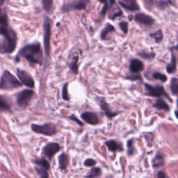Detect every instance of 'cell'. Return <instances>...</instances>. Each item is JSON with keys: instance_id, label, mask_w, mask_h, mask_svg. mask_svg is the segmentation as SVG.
Instances as JSON below:
<instances>
[{"instance_id": "cell-1", "label": "cell", "mask_w": 178, "mask_h": 178, "mask_svg": "<svg viewBox=\"0 0 178 178\" xmlns=\"http://www.w3.org/2000/svg\"><path fill=\"white\" fill-rule=\"evenodd\" d=\"M0 34L2 35L0 52L2 54L13 52L17 45L18 37L15 32L9 27L8 17L6 13L2 14L0 18Z\"/></svg>"}, {"instance_id": "cell-2", "label": "cell", "mask_w": 178, "mask_h": 178, "mask_svg": "<svg viewBox=\"0 0 178 178\" xmlns=\"http://www.w3.org/2000/svg\"><path fill=\"white\" fill-rule=\"evenodd\" d=\"M20 58H24L32 65H42L43 63V52L40 44L33 43L25 45L16 55V62L20 61Z\"/></svg>"}, {"instance_id": "cell-3", "label": "cell", "mask_w": 178, "mask_h": 178, "mask_svg": "<svg viewBox=\"0 0 178 178\" xmlns=\"http://www.w3.org/2000/svg\"><path fill=\"white\" fill-rule=\"evenodd\" d=\"M22 86L23 84L16 78L10 71L6 70L3 72L0 82V89L2 90H12L20 88Z\"/></svg>"}, {"instance_id": "cell-4", "label": "cell", "mask_w": 178, "mask_h": 178, "mask_svg": "<svg viewBox=\"0 0 178 178\" xmlns=\"http://www.w3.org/2000/svg\"><path fill=\"white\" fill-rule=\"evenodd\" d=\"M31 130L36 134L47 136V137H52L57 134V127L53 123L48 122L43 125L31 124Z\"/></svg>"}, {"instance_id": "cell-5", "label": "cell", "mask_w": 178, "mask_h": 178, "mask_svg": "<svg viewBox=\"0 0 178 178\" xmlns=\"http://www.w3.org/2000/svg\"><path fill=\"white\" fill-rule=\"evenodd\" d=\"M51 22L50 19L45 16L44 19V37H43V43H44V49L45 54L47 57H50V39L51 34Z\"/></svg>"}, {"instance_id": "cell-6", "label": "cell", "mask_w": 178, "mask_h": 178, "mask_svg": "<svg viewBox=\"0 0 178 178\" xmlns=\"http://www.w3.org/2000/svg\"><path fill=\"white\" fill-rule=\"evenodd\" d=\"M34 95V91L31 89H25L22 90L17 95L16 102H17L18 105L23 109L27 107Z\"/></svg>"}, {"instance_id": "cell-7", "label": "cell", "mask_w": 178, "mask_h": 178, "mask_svg": "<svg viewBox=\"0 0 178 178\" xmlns=\"http://www.w3.org/2000/svg\"><path fill=\"white\" fill-rule=\"evenodd\" d=\"M95 100H96V102H98L100 109H101L102 111L105 113L106 117L110 120L114 118L115 116H118L119 114H121V111H113L112 109L110 107L109 105L106 102L105 98H101V97H96Z\"/></svg>"}, {"instance_id": "cell-8", "label": "cell", "mask_w": 178, "mask_h": 178, "mask_svg": "<svg viewBox=\"0 0 178 178\" xmlns=\"http://www.w3.org/2000/svg\"><path fill=\"white\" fill-rule=\"evenodd\" d=\"M17 76L23 85L30 89H34L35 87V82L31 74L27 71L21 69L16 70Z\"/></svg>"}, {"instance_id": "cell-9", "label": "cell", "mask_w": 178, "mask_h": 178, "mask_svg": "<svg viewBox=\"0 0 178 178\" xmlns=\"http://www.w3.org/2000/svg\"><path fill=\"white\" fill-rule=\"evenodd\" d=\"M60 148V145L58 143L50 142L43 148L42 153H43L44 157L47 158L49 160H51L55 154L59 153Z\"/></svg>"}, {"instance_id": "cell-10", "label": "cell", "mask_w": 178, "mask_h": 178, "mask_svg": "<svg viewBox=\"0 0 178 178\" xmlns=\"http://www.w3.org/2000/svg\"><path fill=\"white\" fill-rule=\"evenodd\" d=\"M145 88L146 89L147 94L152 97H161L165 95L168 97L166 93L165 92L163 86H153L147 83L145 84Z\"/></svg>"}, {"instance_id": "cell-11", "label": "cell", "mask_w": 178, "mask_h": 178, "mask_svg": "<svg viewBox=\"0 0 178 178\" xmlns=\"http://www.w3.org/2000/svg\"><path fill=\"white\" fill-rule=\"evenodd\" d=\"M81 118L84 121H85L87 124L90 125H96L100 123V118L98 114L94 112L86 111L81 114Z\"/></svg>"}, {"instance_id": "cell-12", "label": "cell", "mask_w": 178, "mask_h": 178, "mask_svg": "<svg viewBox=\"0 0 178 178\" xmlns=\"http://www.w3.org/2000/svg\"><path fill=\"white\" fill-rule=\"evenodd\" d=\"M134 20L138 24L150 26L154 24V20L151 16L145 13H137L135 15Z\"/></svg>"}, {"instance_id": "cell-13", "label": "cell", "mask_w": 178, "mask_h": 178, "mask_svg": "<svg viewBox=\"0 0 178 178\" xmlns=\"http://www.w3.org/2000/svg\"><path fill=\"white\" fill-rule=\"evenodd\" d=\"M129 68V71L132 73L138 74L144 70V64L141 60L138 59H134L131 60Z\"/></svg>"}, {"instance_id": "cell-14", "label": "cell", "mask_w": 178, "mask_h": 178, "mask_svg": "<svg viewBox=\"0 0 178 178\" xmlns=\"http://www.w3.org/2000/svg\"><path fill=\"white\" fill-rule=\"evenodd\" d=\"M105 145L107 147L108 150L111 153H116V152L123 151V146L122 144L116 140H109L105 143Z\"/></svg>"}, {"instance_id": "cell-15", "label": "cell", "mask_w": 178, "mask_h": 178, "mask_svg": "<svg viewBox=\"0 0 178 178\" xmlns=\"http://www.w3.org/2000/svg\"><path fill=\"white\" fill-rule=\"evenodd\" d=\"M122 7L126 10L129 11H136L139 10V6L136 2V0H122L120 2Z\"/></svg>"}, {"instance_id": "cell-16", "label": "cell", "mask_w": 178, "mask_h": 178, "mask_svg": "<svg viewBox=\"0 0 178 178\" xmlns=\"http://www.w3.org/2000/svg\"><path fill=\"white\" fill-rule=\"evenodd\" d=\"M58 159H59V166L60 169L63 170H66L70 161L69 155L66 153H63L59 154Z\"/></svg>"}, {"instance_id": "cell-17", "label": "cell", "mask_w": 178, "mask_h": 178, "mask_svg": "<svg viewBox=\"0 0 178 178\" xmlns=\"http://www.w3.org/2000/svg\"><path fill=\"white\" fill-rule=\"evenodd\" d=\"M79 54H75L71 58V60L68 63V66L70 70L74 74H78V61H79Z\"/></svg>"}, {"instance_id": "cell-18", "label": "cell", "mask_w": 178, "mask_h": 178, "mask_svg": "<svg viewBox=\"0 0 178 178\" xmlns=\"http://www.w3.org/2000/svg\"><path fill=\"white\" fill-rule=\"evenodd\" d=\"M115 31H116L115 27L114 26L110 24H107L106 25V27L103 29V30L101 31V34H100V38H101V40H106L108 34L109 33L114 32Z\"/></svg>"}, {"instance_id": "cell-19", "label": "cell", "mask_w": 178, "mask_h": 178, "mask_svg": "<svg viewBox=\"0 0 178 178\" xmlns=\"http://www.w3.org/2000/svg\"><path fill=\"white\" fill-rule=\"evenodd\" d=\"M33 163L36 165L38 166H40L41 168H43L47 170H49L50 168V164L48 161L44 158H40V159H35L33 160Z\"/></svg>"}, {"instance_id": "cell-20", "label": "cell", "mask_w": 178, "mask_h": 178, "mask_svg": "<svg viewBox=\"0 0 178 178\" xmlns=\"http://www.w3.org/2000/svg\"><path fill=\"white\" fill-rule=\"evenodd\" d=\"M0 107L2 111H11V105L4 96L0 97Z\"/></svg>"}, {"instance_id": "cell-21", "label": "cell", "mask_w": 178, "mask_h": 178, "mask_svg": "<svg viewBox=\"0 0 178 178\" xmlns=\"http://www.w3.org/2000/svg\"><path fill=\"white\" fill-rule=\"evenodd\" d=\"M102 175V170L100 167H92L89 173H87L86 177H99Z\"/></svg>"}, {"instance_id": "cell-22", "label": "cell", "mask_w": 178, "mask_h": 178, "mask_svg": "<svg viewBox=\"0 0 178 178\" xmlns=\"http://www.w3.org/2000/svg\"><path fill=\"white\" fill-rule=\"evenodd\" d=\"M154 107L157 108L159 110H164V111H168L170 110L169 106L168 105L167 103L164 101L163 100H157V102L154 103Z\"/></svg>"}, {"instance_id": "cell-23", "label": "cell", "mask_w": 178, "mask_h": 178, "mask_svg": "<svg viewBox=\"0 0 178 178\" xmlns=\"http://www.w3.org/2000/svg\"><path fill=\"white\" fill-rule=\"evenodd\" d=\"M176 70V59L175 55L172 53V58H171V61L169 64L167 65L166 71L168 73H173Z\"/></svg>"}, {"instance_id": "cell-24", "label": "cell", "mask_w": 178, "mask_h": 178, "mask_svg": "<svg viewBox=\"0 0 178 178\" xmlns=\"http://www.w3.org/2000/svg\"><path fill=\"white\" fill-rule=\"evenodd\" d=\"M164 163V159L161 154H157L153 160V166L154 168H157L163 165Z\"/></svg>"}, {"instance_id": "cell-25", "label": "cell", "mask_w": 178, "mask_h": 178, "mask_svg": "<svg viewBox=\"0 0 178 178\" xmlns=\"http://www.w3.org/2000/svg\"><path fill=\"white\" fill-rule=\"evenodd\" d=\"M127 154L129 157L134 155L135 153V148L134 145L133 139L131 138L127 141Z\"/></svg>"}, {"instance_id": "cell-26", "label": "cell", "mask_w": 178, "mask_h": 178, "mask_svg": "<svg viewBox=\"0 0 178 178\" xmlns=\"http://www.w3.org/2000/svg\"><path fill=\"white\" fill-rule=\"evenodd\" d=\"M62 98L66 101H69L70 100L68 93V83L66 82L63 84L62 88Z\"/></svg>"}, {"instance_id": "cell-27", "label": "cell", "mask_w": 178, "mask_h": 178, "mask_svg": "<svg viewBox=\"0 0 178 178\" xmlns=\"http://www.w3.org/2000/svg\"><path fill=\"white\" fill-rule=\"evenodd\" d=\"M170 90L174 95H178V79L174 78L171 80L170 83Z\"/></svg>"}, {"instance_id": "cell-28", "label": "cell", "mask_w": 178, "mask_h": 178, "mask_svg": "<svg viewBox=\"0 0 178 178\" xmlns=\"http://www.w3.org/2000/svg\"><path fill=\"white\" fill-rule=\"evenodd\" d=\"M42 4H43L44 10L49 13L51 11V8H52L53 1L52 0H42Z\"/></svg>"}, {"instance_id": "cell-29", "label": "cell", "mask_w": 178, "mask_h": 178, "mask_svg": "<svg viewBox=\"0 0 178 178\" xmlns=\"http://www.w3.org/2000/svg\"><path fill=\"white\" fill-rule=\"evenodd\" d=\"M35 170H36L37 174L41 178H47V177H49V175H48L47 170L46 169H45V168L36 166V167L35 168Z\"/></svg>"}, {"instance_id": "cell-30", "label": "cell", "mask_w": 178, "mask_h": 178, "mask_svg": "<svg viewBox=\"0 0 178 178\" xmlns=\"http://www.w3.org/2000/svg\"><path fill=\"white\" fill-rule=\"evenodd\" d=\"M138 54L141 57L143 58V59H146V60H151L153 59V58L154 57L155 54L153 52H147V51H140V52H138Z\"/></svg>"}, {"instance_id": "cell-31", "label": "cell", "mask_w": 178, "mask_h": 178, "mask_svg": "<svg viewBox=\"0 0 178 178\" xmlns=\"http://www.w3.org/2000/svg\"><path fill=\"white\" fill-rule=\"evenodd\" d=\"M153 77L154 79L159 80L161 82H166L167 81V77L164 74L155 72L153 74Z\"/></svg>"}, {"instance_id": "cell-32", "label": "cell", "mask_w": 178, "mask_h": 178, "mask_svg": "<svg viewBox=\"0 0 178 178\" xmlns=\"http://www.w3.org/2000/svg\"><path fill=\"white\" fill-rule=\"evenodd\" d=\"M150 36L154 38L155 42L159 43V42H160L161 40H162L163 34H162V32H161V30H158L157 31L154 32V33L151 34Z\"/></svg>"}, {"instance_id": "cell-33", "label": "cell", "mask_w": 178, "mask_h": 178, "mask_svg": "<svg viewBox=\"0 0 178 178\" xmlns=\"http://www.w3.org/2000/svg\"><path fill=\"white\" fill-rule=\"evenodd\" d=\"M87 2H88V0H79V1L77 3V4L74 6V9H79V10L85 9Z\"/></svg>"}, {"instance_id": "cell-34", "label": "cell", "mask_w": 178, "mask_h": 178, "mask_svg": "<svg viewBox=\"0 0 178 178\" xmlns=\"http://www.w3.org/2000/svg\"><path fill=\"white\" fill-rule=\"evenodd\" d=\"M97 164V161L91 158H89L84 161V165L87 167H93L95 166V165Z\"/></svg>"}, {"instance_id": "cell-35", "label": "cell", "mask_w": 178, "mask_h": 178, "mask_svg": "<svg viewBox=\"0 0 178 178\" xmlns=\"http://www.w3.org/2000/svg\"><path fill=\"white\" fill-rule=\"evenodd\" d=\"M119 27L125 34H127L128 32V23L127 22H121L119 23Z\"/></svg>"}, {"instance_id": "cell-36", "label": "cell", "mask_w": 178, "mask_h": 178, "mask_svg": "<svg viewBox=\"0 0 178 178\" xmlns=\"http://www.w3.org/2000/svg\"><path fill=\"white\" fill-rule=\"evenodd\" d=\"M133 74L132 75H129V76H127V77H126V79H128V80H130V81H132V82H134V81H137V80H139V79H141V76H140V74H136V73H132Z\"/></svg>"}, {"instance_id": "cell-37", "label": "cell", "mask_w": 178, "mask_h": 178, "mask_svg": "<svg viewBox=\"0 0 178 178\" xmlns=\"http://www.w3.org/2000/svg\"><path fill=\"white\" fill-rule=\"evenodd\" d=\"M69 119L71 120V121H74V122H76L77 124H78L80 126H83L84 125V123L83 122L79 121V120L77 118V117H76V116L74 115V114H71L70 116H69Z\"/></svg>"}, {"instance_id": "cell-38", "label": "cell", "mask_w": 178, "mask_h": 178, "mask_svg": "<svg viewBox=\"0 0 178 178\" xmlns=\"http://www.w3.org/2000/svg\"><path fill=\"white\" fill-rule=\"evenodd\" d=\"M100 2H102L104 4V6H103V8H102V10L101 11V14L104 16L106 14V10H107V2H106V0H100Z\"/></svg>"}, {"instance_id": "cell-39", "label": "cell", "mask_w": 178, "mask_h": 178, "mask_svg": "<svg viewBox=\"0 0 178 178\" xmlns=\"http://www.w3.org/2000/svg\"><path fill=\"white\" fill-rule=\"evenodd\" d=\"M157 177L159 178H164V177H166V175H165V173L162 172V171H159V172L157 174Z\"/></svg>"}, {"instance_id": "cell-40", "label": "cell", "mask_w": 178, "mask_h": 178, "mask_svg": "<svg viewBox=\"0 0 178 178\" xmlns=\"http://www.w3.org/2000/svg\"><path fill=\"white\" fill-rule=\"evenodd\" d=\"M109 1H110V3H111V4H114L115 0H109Z\"/></svg>"}, {"instance_id": "cell-41", "label": "cell", "mask_w": 178, "mask_h": 178, "mask_svg": "<svg viewBox=\"0 0 178 178\" xmlns=\"http://www.w3.org/2000/svg\"><path fill=\"white\" fill-rule=\"evenodd\" d=\"M175 114L176 116V117L178 118V111H175Z\"/></svg>"}, {"instance_id": "cell-42", "label": "cell", "mask_w": 178, "mask_h": 178, "mask_svg": "<svg viewBox=\"0 0 178 178\" xmlns=\"http://www.w3.org/2000/svg\"><path fill=\"white\" fill-rule=\"evenodd\" d=\"M148 1H149V2H153V0H148Z\"/></svg>"}]
</instances>
